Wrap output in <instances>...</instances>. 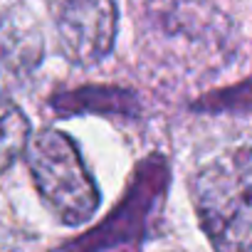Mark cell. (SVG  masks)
Wrapping results in <instances>:
<instances>
[{"label":"cell","mask_w":252,"mask_h":252,"mask_svg":"<svg viewBox=\"0 0 252 252\" xmlns=\"http://www.w3.org/2000/svg\"><path fill=\"white\" fill-rule=\"evenodd\" d=\"M144 47L158 67L198 77L227 62L235 30L230 18L208 0H146Z\"/></svg>","instance_id":"1"},{"label":"cell","mask_w":252,"mask_h":252,"mask_svg":"<svg viewBox=\"0 0 252 252\" xmlns=\"http://www.w3.org/2000/svg\"><path fill=\"white\" fill-rule=\"evenodd\" d=\"M25 161L45 205L64 222L82 225L99 208V190L72 139L57 129L30 136Z\"/></svg>","instance_id":"3"},{"label":"cell","mask_w":252,"mask_h":252,"mask_svg":"<svg viewBox=\"0 0 252 252\" xmlns=\"http://www.w3.org/2000/svg\"><path fill=\"white\" fill-rule=\"evenodd\" d=\"M52 109L60 114H116V116H136L139 101L136 94L119 87H82L52 96Z\"/></svg>","instance_id":"6"},{"label":"cell","mask_w":252,"mask_h":252,"mask_svg":"<svg viewBox=\"0 0 252 252\" xmlns=\"http://www.w3.org/2000/svg\"><path fill=\"white\" fill-rule=\"evenodd\" d=\"M193 203L215 252H252V146L222 151L200 166Z\"/></svg>","instance_id":"2"},{"label":"cell","mask_w":252,"mask_h":252,"mask_svg":"<svg viewBox=\"0 0 252 252\" xmlns=\"http://www.w3.org/2000/svg\"><path fill=\"white\" fill-rule=\"evenodd\" d=\"M60 50L72 64L101 62L116 37V0H52Z\"/></svg>","instance_id":"4"},{"label":"cell","mask_w":252,"mask_h":252,"mask_svg":"<svg viewBox=\"0 0 252 252\" xmlns=\"http://www.w3.org/2000/svg\"><path fill=\"white\" fill-rule=\"evenodd\" d=\"M42 55V40L37 30L15 15L0 18V72L28 74L37 67Z\"/></svg>","instance_id":"5"},{"label":"cell","mask_w":252,"mask_h":252,"mask_svg":"<svg viewBox=\"0 0 252 252\" xmlns=\"http://www.w3.org/2000/svg\"><path fill=\"white\" fill-rule=\"evenodd\" d=\"M252 106V82L237 84L235 89H220L210 96H205V101L198 104V109H210V111H220V109H250Z\"/></svg>","instance_id":"8"},{"label":"cell","mask_w":252,"mask_h":252,"mask_svg":"<svg viewBox=\"0 0 252 252\" xmlns=\"http://www.w3.org/2000/svg\"><path fill=\"white\" fill-rule=\"evenodd\" d=\"M28 141H30L28 116L13 99L0 94V173L8 171L20 158V154H25Z\"/></svg>","instance_id":"7"}]
</instances>
